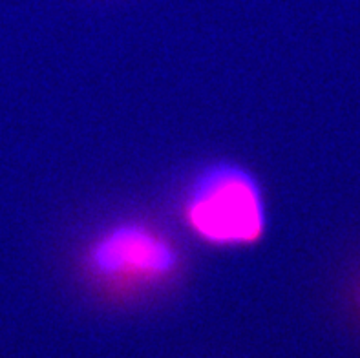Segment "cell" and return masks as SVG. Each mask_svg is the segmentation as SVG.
Here are the masks:
<instances>
[{"instance_id": "obj_1", "label": "cell", "mask_w": 360, "mask_h": 358, "mask_svg": "<svg viewBox=\"0 0 360 358\" xmlns=\"http://www.w3.org/2000/svg\"><path fill=\"white\" fill-rule=\"evenodd\" d=\"M188 231L214 247H245L264 238L267 210L260 183L247 168L216 163L194 179L183 203Z\"/></svg>"}, {"instance_id": "obj_2", "label": "cell", "mask_w": 360, "mask_h": 358, "mask_svg": "<svg viewBox=\"0 0 360 358\" xmlns=\"http://www.w3.org/2000/svg\"><path fill=\"white\" fill-rule=\"evenodd\" d=\"M84 265L105 286L139 289L169 280L178 271L179 254L158 229L124 222L101 232L91 241Z\"/></svg>"}]
</instances>
